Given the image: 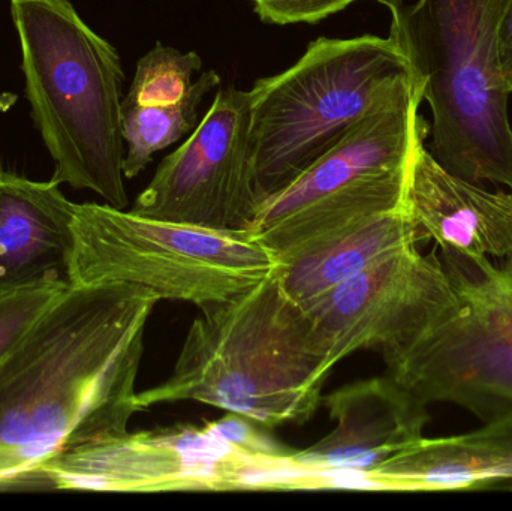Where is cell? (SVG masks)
<instances>
[{
  "label": "cell",
  "instance_id": "obj_1",
  "mask_svg": "<svg viewBox=\"0 0 512 511\" xmlns=\"http://www.w3.org/2000/svg\"><path fill=\"white\" fill-rule=\"evenodd\" d=\"M161 297L140 285H69L0 360V450L36 465L128 432L144 330Z\"/></svg>",
  "mask_w": 512,
  "mask_h": 511
},
{
  "label": "cell",
  "instance_id": "obj_2",
  "mask_svg": "<svg viewBox=\"0 0 512 511\" xmlns=\"http://www.w3.org/2000/svg\"><path fill=\"white\" fill-rule=\"evenodd\" d=\"M336 363L303 306L271 273L230 302L201 311L167 381L138 393L141 410L198 402L262 428L301 425L322 404Z\"/></svg>",
  "mask_w": 512,
  "mask_h": 511
},
{
  "label": "cell",
  "instance_id": "obj_3",
  "mask_svg": "<svg viewBox=\"0 0 512 511\" xmlns=\"http://www.w3.org/2000/svg\"><path fill=\"white\" fill-rule=\"evenodd\" d=\"M11 18L30 116L54 162L51 180L125 209L119 53L69 0H11Z\"/></svg>",
  "mask_w": 512,
  "mask_h": 511
},
{
  "label": "cell",
  "instance_id": "obj_4",
  "mask_svg": "<svg viewBox=\"0 0 512 511\" xmlns=\"http://www.w3.org/2000/svg\"><path fill=\"white\" fill-rule=\"evenodd\" d=\"M390 38L424 80L430 153L468 182L512 191L508 96L496 69L501 0H382Z\"/></svg>",
  "mask_w": 512,
  "mask_h": 511
},
{
  "label": "cell",
  "instance_id": "obj_5",
  "mask_svg": "<svg viewBox=\"0 0 512 511\" xmlns=\"http://www.w3.org/2000/svg\"><path fill=\"white\" fill-rule=\"evenodd\" d=\"M420 78L393 38L363 35L322 36L291 68L256 81L251 153L259 204Z\"/></svg>",
  "mask_w": 512,
  "mask_h": 511
},
{
  "label": "cell",
  "instance_id": "obj_6",
  "mask_svg": "<svg viewBox=\"0 0 512 511\" xmlns=\"http://www.w3.org/2000/svg\"><path fill=\"white\" fill-rule=\"evenodd\" d=\"M71 285H140L201 311L230 302L276 270L249 231L159 221L108 204H75Z\"/></svg>",
  "mask_w": 512,
  "mask_h": 511
},
{
  "label": "cell",
  "instance_id": "obj_7",
  "mask_svg": "<svg viewBox=\"0 0 512 511\" xmlns=\"http://www.w3.org/2000/svg\"><path fill=\"white\" fill-rule=\"evenodd\" d=\"M423 101L420 78L262 201L249 233L279 261L361 219L403 207L415 144L430 134L420 116Z\"/></svg>",
  "mask_w": 512,
  "mask_h": 511
},
{
  "label": "cell",
  "instance_id": "obj_8",
  "mask_svg": "<svg viewBox=\"0 0 512 511\" xmlns=\"http://www.w3.org/2000/svg\"><path fill=\"white\" fill-rule=\"evenodd\" d=\"M457 306L403 347L387 375L424 404H453L481 422L512 414V252L441 251Z\"/></svg>",
  "mask_w": 512,
  "mask_h": 511
},
{
  "label": "cell",
  "instance_id": "obj_9",
  "mask_svg": "<svg viewBox=\"0 0 512 511\" xmlns=\"http://www.w3.org/2000/svg\"><path fill=\"white\" fill-rule=\"evenodd\" d=\"M276 467L206 426H183L68 447L39 462L33 474L38 491H234L256 488V473Z\"/></svg>",
  "mask_w": 512,
  "mask_h": 511
},
{
  "label": "cell",
  "instance_id": "obj_10",
  "mask_svg": "<svg viewBox=\"0 0 512 511\" xmlns=\"http://www.w3.org/2000/svg\"><path fill=\"white\" fill-rule=\"evenodd\" d=\"M251 122V90H219L194 134L159 164L131 212L209 230L249 231L259 207Z\"/></svg>",
  "mask_w": 512,
  "mask_h": 511
},
{
  "label": "cell",
  "instance_id": "obj_11",
  "mask_svg": "<svg viewBox=\"0 0 512 511\" xmlns=\"http://www.w3.org/2000/svg\"><path fill=\"white\" fill-rule=\"evenodd\" d=\"M457 306L436 252L406 246L304 305L333 362L360 350H396Z\"/></svg>",
  "mask_w": 512,
  "mask_h": 511
},
{
  "label": "cell",
  "instance_id": "obj_12",
  "mask_svg": "<svg viewBox=\"0 0 512 511\" xmlns=\"http://www.w3.org/2000/svg\"><path fill=\"white\" fill-rule=\"evenodd\" d=\"M333 431L309 449L292 452L289 464L304 473L373 471L423 438L427 405L390 377L348 384L322 398Z\"/></svg>",
  "mask_w": 512,
  "mask_h": 511
},
{
  "label": "cell",
  "instance_id": "obj_13",
  "mask_svg": "<svg viewBox=\"0 0 512 511\" xmlns=\"http://www.w3.org/2000/svg\"><path fill=\"white\" fill-rule=\"evenodd\" d=\"M421 135L415 144L403 207L417 243L493 260L512 252V191H489L445 170Z\"/></svg>",
  "mask_w": 512,
  "mask_h": 511
},
{
  "label": "cell",
  "instance_id": "obj_14",
  "mask_svg": "<svg viewBox=\"0 0 512 511\" xmlns=\"http://www.w3.org/2000/svg\"><path fill=\"white\" fill-rule=\"evenodd\" d=\"M74 209L59 183L0 170V297L71 285Z\"/></svg>",
  "mask_w": 512,
  "mask_h": 511
},
{
  "label": "cell",
  "instance_id": "obj_15",
  "mask_svg": "<svg viewBox=\"0 0 512 511\" xmlns=\"http://www.w3.org/2000/svg\"><path fill=\"white\" fill-rule=\"evenodd\" d=\"M369 480L400 491H474L512 482V414L466 434L423 437Z\"/></svg>",
  "mask_w": 512,
  "mask_h": 511
},
{
  "label": "cell",
  "instance_id": "obj_16",
  "mask_svg": "<svg viewBox=\"0 0 512 511\" xmlns=\"http://www.w3.org/2000/svg\"><path fill=\"white\" fill-rule=\"evenodd\" d=\"M411 245L418 246L414 222L400 207L361 219L277 261L273 275L285 293L304 306L370 264Z\"/></svg>",
  "mask_w": 512,
  "mask_h": 511
},
{
  "label": "cell",
  "instance_id": "obj_17",
  "mask_svg": "<svg viewBox=\"0 0 512 511\" xmlns=\"http://www.w3.org/2000/svg\"><path fill=\"white\" fill-rule=\"evenodd\" d=\"M221 84L215 71L204 72L188 95L171 105L132 104L123 99L122 135L126 144L123 173L126 179L137 177L152 162L153 155L179 141L197 128L204 98Z\"/></svg>",
  "mask_w": 512,
  "mask_h": 511
},
{
  "label": "cell",
  "instance_id": "obj_18",
  "mask_svg": "<svg viewBox=\"0 0 512 511\" xmlns=\"http://www.w3.org/2000/svg\"><path fill=\"white\" fill-rule=\"evenodd\" d=\"M201 65V57L195 51L182 53L158 42L141 57L131 89L123 99L144 107L177 104L194 86L192 77Z\"/></svg>",
  "mask_w": 512,
  "mask_h": 511
},
{
  "label": "cell",
  "instance_id": "obj_19",
  "mask_svg": "<svg viewBox=\"0 0 512 511\" xmlns=\"http://www.w3.org/2000/svg\"><path fill=\"white\" fill-rule=\"evenodd\" d=\"M68 287L69 284L59 282L0 297V360Z\"/></svg>",
  "mask_w": 512,
  "mask_h": 511
},
{
  "label": "cell",
  "instance_id": "obj_20",
  "mask_svg": "<svg viewBox=\"0 0 512 511\" xmlns=\"http://www.w3.org/2000/svg\"><path fill=\"white\" fill-rule=\"evenodd\" d=\"M256 426H259L258 423L246 417L227 413L224 419L207 423L206 428L225 443L231 444L258 461L280 465V467H291L289 456L292 455V450L286 449L282 444L274 443Z\"/></svg>",
  "mask_w": 512,
  "mask_h": 511
},
{
  "label": "cell",
  "instance_id": "obj_21",
  "mask_svg": "<svg viewBox=\"0 0 512 511\" xmlns=\"http://www.w3.org/2000/svg\"><path fill=\"white\" fill-rule=\"evenodd\" d=\"M358 0H254L256 14L271 24H315ZM381 3L382 0H376Z\"/></svg>",
  "mask_w": 512,
  "mask_h": 511
},
{
  "label": "cell",
  "instance_id": "obj_22",
  "mask_svg": "<svg viewBox=\"0 0 512 511\" xmlns=\"http://www.w3.org/2000/svg\"><path fill=\"white\" fill-rule=\"evenodd\" d=\"M496 69L502 86L512 93V0H501L496 32Z\"/></svg>",
  "mask_w": 512,
  "mask_h": 511
},
{
  "label": "cell",
  "instance_id": "obj_23",
  "mask_svg": "<svg viewBox=\"0 0 512 511\" xmlns=\"http://www.w3.org/2000/svg\"><path fill=\"white\" fill-rule=\"evenodd\" d=\"M14 489V471L6 456L0 455V492Z\"/></svg>",
  "mask_w": 512,
  "mask_h": 511
}]
</instances>
